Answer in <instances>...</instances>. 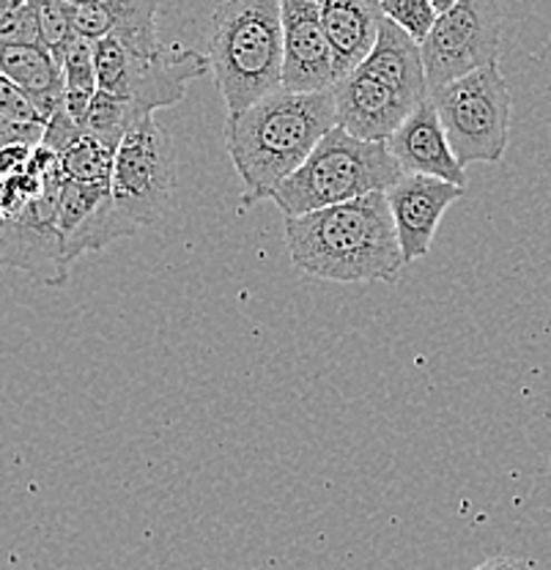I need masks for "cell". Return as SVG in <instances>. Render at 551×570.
<instances>
[{"mask_svg":"<svg viewBox=\"0 0 551 570\" xmlns=\"http://www.w3.org/2000/svg\"><path fill=\"white\" fill-rule=\"evenodd\" d=\"M33 151H37V142H6L0 148V178H9L28 170Z\"/></svg>","mask_w":551,"mask_h":570,"instance_id":"obj_24","label":"cell"},{"mask_svg":"<svg viewBox=\"0 0 551 570\" xmlns=\"http://www.w3.org/2000/svg\"><path fill=\"white\" fill-rule=\"evenodd\" d=\"M61 157V170L69 181L94 184V187H110L112 165H116V151L105 146L102 140L82 132Z\"/></svg>","mask_w":551,"mask_h":570,"instance_id":"obj_19","label":"cell"},{"mask_svg":"<svg viewBox=\"0 0 551 570\" xmlns=\"http://www.w3.org/2000/svg\"><path fill=\"white\" fill-rule=\"evenodd\" d=\"M176 157L154 112L138 118L116 148L110 193L118 212L138 228L154 225L174 204Z\"/></svg>","mask_w":551,"mask_h":570,"instance_id":"obj_7","label":"cell"},{"mask_svg":"<svg viewBox=\"0 0 551 570\" xmlns=\"http://www.w3.org/2000/svg\"><path fill=\"white\" fill-rule=\"evenodd\" d=\"M335 124V94L286 88L225 118V148L242 178V204L272 200Z\"/></svg>","mask_w":551,"mask_h":570,"instance_id":"obj_2","label":"cell"},{"mask_svg":"<svg viewBox=\"0 0 551 570\" xmlns=\"http://www.w3.org/2000/svg\"><path fill=\"white\" fill-rule=\"evenodd\" d=\"M387 146L404 168V174L434 176L466 187V168L455 157L431 97L409 112V118L395 129Z\"/></svg>","mask_w":551,"mask_h":570,"instance_id":"obj_14","label":"cell"},{"mask_svg":"<svg viewBox=\"0 0 551 570\" xmlns=\"http://www.w3.org/2000/svg\"><path fill=\"white\" fill-rule=\"evenodd\" d=\"M14 3H17V0H0V26H3L6 14H9L11 6H14Z\"/></svg>","mask_w":551,"mask_h":570,"instance_id":"obj_28","label":"cell"},{"mask_svg":"<svg viewBox=\"0 0 551 570\" xmlns=\"http://www.w3.org/2000/svg\"><path fill=\"white\" fill-rule=\"evenodd\" d=\"M464 193L466 187H459V184L420 174H406L387 189V204L393 212L395 230H399L404 264H414L429 255L444 212L455 200L464 198Z\"/></svg>","mask_w":551,"mask_h":570,"instance_id":"obj_12","label":"cell"},{"mask_svg":"<svg viewBox=\"0 0 551 570\" xmlns=\"http://www.w3.org/2000/svg\"><path fill=\"white\" fill-rule=\"evenodd\" d=\"M472 570H530V562L519 560V557H491Z\"/></svg>","mask_w":551,"mask_h":570,"instance_id":"obj_26","label":"cell"},{"mask_svg":"<svg viewBox=\"0 0 551 570\" xmlns=\"http://www.w3.org/2000/svg\"><path fill=\"white\" fill-rule=\"evenodd\" d=\"M45 138V127H11V124H6L3 118H0V148L6 146V142H41Z\"/></svg>","mask_w":551,"mask_h":570,"instance_id":"obj_25","label":"cell"},{"mask_svg":"<svg viewBox=\"0 0 551 570\" xmlns=\"http://www.w3.org/2000/svg\"><path fill=\"white\" fill-rule=\"evenodd\" d=\"M0 118L11 127H47V118L41 116L39 107L6 75H0Z\"/></svg>","mask_w":551,"mask_h":570,"instance_id":"obj_23","label":"cell"},{"mask_svg":"<svg viewBox=\"0 0 551 570\" xmlns=\"http://www.w3.org/2000/svg\"><path fill=\"white\" fill-rule=\"evenodd\" d=\"M286 247L302 275L329 283H395L406 266L387 193L288 217Z\"/></svg>","mask_w":551,"mask_h":570,"instance_id":"obj_1","label":"cell"},{"mask_svg":"<svg viewBox=\"0 0 551 570\" xmlns=\"http://www.w3.org/2000/svg\"><path fill=\"white\" fill-rule=\"evenodd\" d=\"M404 176L387 142L354 138L335 124L311 157L275 189L272 204L286 219L299 217L371 193H387Z\"/></svg>","mask_w":551,"mask_h":570,"instance_id":"obj_4","label":"cell"},{"mask_svg":"<svg viewBox=\"0 0 551 570\" xmlns=\"http://www.w3.org/2000/svg\"><path fill=\"white\" fill-rule=\"evenodd\" d=\"M58 230L69 264H75L80 255L105 249L112 242L135 236L140 228L118 212L110 187H94L67 178L58 206Z\"/></svg>","mask_w":551,"mask_h":570,"instance_id":"obj_11","label":"cell"},{"mask_svg":"<svg viewBox=\"0 0 551 570\" xmlns=\"http://www.w3.org/2000/svg\"><path fill=\"white\" fill-rule=\"evenodd\" d=\"M360 69H365L367 75L376 77L384 86L404 94L412 102H423V99L431 97L429 75H425L423 61V45L414 41L404 28H399L390 20H384L376 47H373L371 56L365 58V63Z\"/></svg>","mask_w":551,"mask_h":570,"instance_id":"obj_16","label":"cell"},{"mask_svg":"<svg viewBox=\"0 0 551 570\" xmlns=\"http://www.w3.org/2000/svg\"><path fill=\"white\" fill-rule=\"evenodd\" d=\"M0 228H3V219H0Z\"/></svg>","mask_w":551,"mask_h":570,"instance_id":"obj_29","label":"cell"},{"mask_svg":"<svg viewBox=\"0 0 551 570\" xmlns=\"http://www.w3.org/2000/svg\"><path fill=\"white\" fill-rule=\"evenodd\" d=\"M378 6H382L384 20L404 28V31L412 36L414 41H420V45L429 39L436 17H440V11L434 9L431 0H378Z\"/></svg>","mask_w":551,"mask_h":570,"instance_id":"obj_21","label":"cell"},{"mask_svg":"<svg viewBox=\"0 0 551 570\" xmlns=\"http://www.w3.org/2000/svg\"><path fill=\"white\" fill-rule=\"evenodd\" d=\"M335 86L337 69L322 22V0H283V88L316 94Z\"/></svg>","mask_w":551,"mask_h":570,"instance_id":"obj_10","label":"cell"},{"mask_svg":"<svg viewBox=\"0 0 551 570\" xmlns=\"http://www.w3.org/2000/svg\"><path fill=\"white\" fill-rule=\"evenodd\" d=\"M0 75L9 77L47 121L63 110V71L50 47L0 45Z\"/></svg>","mask_w":551,"mask_h":570,"instance_id":"obj_17","label":"cell"},{"mask_svg":"<svg viewBox=\"0 0 551 570\" xmlns=\"http://www.w3.org/2000/svg\"><path fill=\"white\" fill-rule=\"evenodd\" d=\"M63 184H67V176L58 174L47 184L37 204H31L17 217L3 219V228H0V266L26 272L31 281L52 285V288L67 285L69 269H72L61 230H58Z\"/></svg>","mask_w":551,"mask_h":570,"instance_id":"obj_9","label":"cell"},{"mask_svg":"<svg viewBox=\"0 0 551 570\" xmlns=\"http://www.w3.org/2000/svg\"><path fill=\"white\" fill-rule=\"evenodd\" d=\"M431 3H434V9L440 11V14H444V11L453 9V6L459 3V0H431Z\"/></svg>","mask_w":551,"mask_h":570,"instance_id":"obj_27","label":"cell"},{"mask_svg":"<svg viewBox=\"0 0 551 570\" xmlns=\"http://www.w3.org/2000/svg\"><path fill=\"white\" fill-rule=\"evenodd\" d=\"M63 71V110L75 118L77 124L86 118L88 107L99 94L97 82V61H94V41L75 36L61 56Z\"/></svg>","mask_w":551,"mask_h":570,"instance_id":"obj_18","label":"cell"},{"mask_svg":"<svg viewBox=\"0 0 551 570\" xmlns=\"http://www.w3.org/2000/svg\"><path fill=\"white\" fill-rule=\"evenodd\" d=\"M144 116H148V112H140L138 107L129 105L127 99H118L112 97V94L99 91L97 97H94L91 107H88L86 118L80 121V129L86 135H91V138L102 140L105 146L116 151L118 142L127 135V129Z\"/></svg>","mask_w":551,"mask_h":570,"instance_id":"obj_20","label":"cell"},{"mask_svg":"<svg viewBox=\"0 0 551 570\" xmlns=\"http://www.w3.org/2000/svg\"><path fill=\"white\" fill-rule=\"evenodd\" d=\"M209 63L228 116L283 88V0H223L209 20Z\"/></svg>","mask_w":551,"mask_h":570,"instance_id":"obj_3","label":"cell"},{"mask_svg":"<svg viewBox=\"0 0 551 570\" xmlns=\"http://www.w3.org/2000/svg\"><path fill=\"white\" fill-rule=\"evenodd\" d=\"M94 61L99 91L127 99L140 112L179 105L189 82L211 69L209 56L189 47H170L157 56H146L118 36L94 45Z\"/></svg>","mask_w":551,"mask_h":570,"instance_id":"obj_6","label":"cell"},{"mask_svg":"<svg viewBox=\"0 0 551 570\" xmlns=\"http://www.w3.org/2000/svg\"><path fill=\"white\" fill-rule=\"evenodd\" d=\"M455 157L464 165L502 163L511 140V88L500 63L431 91Z\"/></svg>","mask_w":551,"mask_h":570,"instance_id":"obj_5","label":"cell"},{"mask_svg":"<svg viewBox=\"0 0 551 570\" xmlns=\"http://www.w3.org/2000/svg\"><path fill=\"white\" fill-rule=\"evenodd\" d=\"M322 22L335 56L337 80L365 63L382 33L378 0H322Z\"/></svg>","mask_w":551,"mask_h":570,"instance_id":"obj_15","label":"cell"},{"mask_svg":"<svg viewBox=\"0 0 551 570\" xmlns=\"http://www.w3.org/2000/svg\"><path fill=\"white\" fill-rule=\"evenodd\" d=\"M332 94H335L337 127H343L354 138L373 142H387L393 138L409 112L420 105L378 82L365 69H354L352 75L341 77Z\"/></svg>","mask_w":551,"mask_h":570,"instance_id":"obj_13","label":"cell"},{"mask_svg":"<svg viewBox=\"0 0 551 570\" xmlns=\"http://www.w3.org/2000/svg\"><path fill=\"white\" fill-rule=\"evenodd\" d=\"M39 26L41 41H45V47H50V52L61 63L63 50L75 39L72 3L69 0H39Z\"/></svg>","mask_w":551,"mask_h":570,"instance_id":"obj_22","label":"cell"},{"mask_svg":"<svg viewBox=\"0 0 551 570\" xmlns=\"http://www.w3.org/2000/svg\"><path fill=\"white\" fill-rule=\"evenodd\" d=\"M502 11L496 0H459L436 17L423 41L429 88L447 86L459 77L500 63Z\"/></svg>","mask_w":551,"mask_h":570,"instance_id":"obj_8","label":"cell"}]
</instances>
